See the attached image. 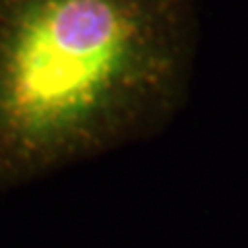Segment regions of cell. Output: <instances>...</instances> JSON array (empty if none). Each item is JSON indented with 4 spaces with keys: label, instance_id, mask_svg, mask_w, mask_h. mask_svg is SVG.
Returning <instances> with one entry per match:
<instances>
[{
    "label": "cell",
    "instance_id": "cell-1",
    "mask_svg": "<svg viewBox=\"0 0 248 248\" xmlns=\"http://www.w3.org/2000/svg\"><path fill=\"white\" fill-rule=\"evenodd\" d=\"M195 50V0H0V190L157 135Z\"/></svg>",
    "mask_w": 248,
    "mask_h": 248
}]
</instances>
